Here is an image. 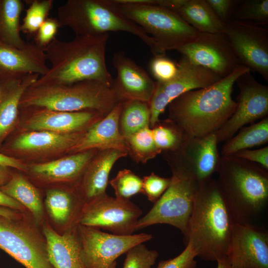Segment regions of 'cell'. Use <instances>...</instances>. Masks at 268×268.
Here are the masks:
<instances>
[{"instance_id": "32", "label": "cell", "mask_w": 268, "mask_h": 268, "mask_svg": "<svg viewBox=\"0 0 268 268\" xmlns=\"http://www.w3.org/2000/svg\"><path fill=\"white\" fill-rule=\"evenodd\" d=\"M125 139L128 154L137 163H145L162 152L156 145L149 127L125 137Z\"/></svg>"}, {"instance_id": "37", "label": "cell", "mask_w": 268, "mask_h": 268, "mask_svg": "<svg viewBox=\"0 0 268 268\" xmlns=\"http://www.w3.org/2000/svg\"><path fill=\"white\" fill-rule=\"evenodd\" d=\"M109 183L117 198L130 200L132 196L142 192V178L129 169L120 170Z\"/></svg>"}, {"instance_id": "43", "label": "cell", "mask_w": 268, "mask_h": 268, "mask_svg": "<svg viewBox=\"0 0 268 268\" xmlns=\"http://www.w3.org/2000/svg\"><path fill=\"white\" fill-rule=\"evenodd\" d=\"M218 18L226 24L232 20L233 13L242 0H206Z\"/></svg>"}, {"instance_id": "46", "label": "cell", "mask_w": 268, "mask_h": 268, "mask_svg": "<svg viewBox=\"0 0 268 268\" xmlns=\"http://www.w3.org/2000/svg\"><path fill=\"white\" fill-rule=\"evenodd\" d=\"M0 206L9 208L13 210H21L22 205L18 201L8 196L0 190Z\"/></svg>"}, {"instance_id": "42", "label": "cell", "mask_w": 268, "mask_h": 268, "mask_svg": "<svg viewBox=\"0 0 268 268\" xmlns=\"http://www.w3.org/2000/svg\"><path fill=\"white\" fill-rule=\"evenodd\" d=\"M60 27L61 25L58 19L48 17L34 35V44L44 50L56 38Z\"/></svg>"}, {"instance_id": "27", "label": "cell", "mask_w": 268, "mask_h": 268, "mask_svg": "<svg viewBox=\"0 0 268 268\" xmlns=\"http://www.w3.org/2000/svg\"><path fill=\"white\" fill-rule=\"evenodd\" d=\"M176 13L200 33H225L226 24L218 18L206 0H186Z\"/></svg>"}, {"instance_id": "9", "label": "cell", "mask_w": 268, "mask_h": 268, "mask_svg": "<svg viewBox=\"0 0 268 268\" xmlns=\"http://www.w3.org/2000/svg\"><path fill=\"white\" fill-rule=\"evenodd\" d=\"M215 134L203 137L188 136L174 152H163L172 173L200 183L211 178L218 168L220 156Z\"/></svg>"}, {"instance_id": "45", "label": "cell", "mask_w": 268, "mask_h": 268, "mask_svg": "<svg viewBox=\"0 0 268 268\" xmlns=\"http://www.w3.org/2000/svg\"><path fill=\"white\" fill-rule=\"evenodd\" d=\"M0 165L19 169L26 170V167L20 160L14 157H10L0 152Z\"/></svg>"}, {"instance_id": "44", "label": "cell", "mask_w": 268, "mask_h": 268, "mask_svg": "<svg viewBox=\"0 0 268 268\" xmlns=\"http://www.w3.org/2000/svg\"><path fill=\"white\" fill-rule=\"evenodd\" d=\"M231 156L257 163L268 170V146L255 150H242Z\"/></svg>"}, {"instance_id": "17", "label": "cell", "mask_w": 268, "mask_h": 268, "mask_svg": "<svg viewBox=\"0 0 268 268\" xmlns=\"http://www.w3.org/2000/svg\"><path fill=\"white\" fill-rule=\"evenodd\" d=\"M226 258L230 268H268V232L265 227L236 223Z\"/></svg>"}, {"instance_id": "7", "label": "cell", "mask_w": 268, "mask_h": 268, "mask_svg": "<svg viewBox=\"0 0 268 268\" xmlns=\"http://www.w3.org/2000/svg\"><path fill=\"white\" fill-rule=\"evenodd\" d=\"M125 17L140 27L156 43L160 55L194 39L199 32L176 12L157 5L113 0Z\"/></svg>"}, {"instance_id": "1", "label": "cell", "mask_w": 268, "mask_h": 268, "mask_svg": "<svg viewBox=\"0 0 268 268\" xmlns=\"http://www.w3.org/2000/svg\"><path fill=\"white\" fill-rule=\"evenodd\" d=\"M248 71L241 65L210 86L182 94L168 105V119L190 137L215 134L235 111L237 103L232 98L233 86L238 77Z\"/></svg>"}, {"instance_id": "2", "label": "cell", "mask_w": 268, "mask_h": 268, "mask_svg": "<svg viewBox=\"0 0 268 268\" xmlns=\"http://www.w3.org/2000/svg\"><path fill=\"white\" fill-rule=\"evenodd\" d=\"M109 34L75 36L69 41L56 38L44 49L51 66L33 85L71 84L84 80H97L112 87L113 78L106 63Z\"/></svg>"}, {"instance_id": "23", "label": "cell", "mask_w": 268, "mask_h": 268, "mask_svg": "<svg viewBox=\"0 0 268 268\" xmlns=\"http://www.w3.org/2000/svg\"><path fill=\"white\" fill-rule=\"evenodd\" d=\"M39 77L29 74L20 77L0 79V148L16 126L21 99Z\"/></svg>"}, {"instance_id": "22", "label": "cell", "mask_w": 268, "mask_h": 268, "mask_svg": "<svg viewBox=\"0 0 268 268\" xmlns=\"http://www.w3.org/2000/svg\"><path fill=\"white\" fill-rule=\"evenodd\" d=\"M46 61L44 50L35 44L17 48L0 43V79L43 75L49 70Z\"/></svg>"}, {"instance_id": "12", "label": "cell", "mask_w": 268, "mask_h": 268, "mask_svg": "<svg viewBox=\"0 0 268 268\" xmlns=\"http://www.w3.org/2000/svg\"><path fill=\"white\" fill-rule=\"evenodd\" d=\"M142 213V210L130 200L106 194L85 202L78 224L102 228L116 235H129L135 231Z\"/></svg>"}, {"instance_id": "10", "label": "cell", "mask_w": 268, "mask_h": 268, "mask_svg": "<svg viewBox=\"0 0 268 268\" xmlns=\"http://www.w3.org/2000/svg\"><path fill=\"white\" fill-rule=\"evenodd\" d=\"M177 74L171 80L155 81V90L149 102L151 129L160 121V115L173 100L187 91L208 87L222 79L184 55L177 62Z\"/></svg>"}, {"instance_id": "19", "label": "cell", "mask_w": 268, "mask_h": 268, "mask_svg": "<svg viewBox=\"0 0 268 268\" xmlns=\"http://www.w3.org/2000/svg\"><path fill=\"white\" fill-rule=\"evenodd\" d=\"M112 63L117 75L112 88L119 102L138 100L148 102L153 94L155 81L143 68L119 51L114 54Z\"/></svg>"}, {"instance_id": "14", "label": "cell", "mask_w": 268, "mask_h": 268, "mask_svg": "<svg viewBox=\"0 0 268 268\" xmlns=\"http://www.w3.org/2000/svg\"><path fill=\"white\" fill-rule=\"evenodd\" d=\"M176 50L222 78L241 66L225 33L199 32L194 39Z\"/></svg>"}, {"instance_id": "41", "label": "cell", "mask_w": 268, "mask_h": 268, "mask_svg": "<svg viewBox=\"0 0 268 268\" xmlns=\"http://www.w3.org/2000/svg\"><path fill=\"white\" fill-rule=\"evenodd\" d=\"M196 257L193 247L190 243H187L181 254L172 259L159 262L156 268H196Z\"/></svg>"}, {"instance_id": "21", "label": "cell", "mask_w": 268, "mask_h": 268, "mask_svg": "<svg viewBox=\"0 0 268 268\" xmlns=\"http://www.w3.org/2000/svg\"><path fill=\"white\" fill-rule=\"evenodd\" d=\"M122 103L119 102L103 119L90 127L67 152L71 154L86 150L113 149L128 151L125 137L119 129Z\"/></svg>"}, {"instance_id": "31", "label": "cell", "mask_w": 268, "mask_h": 268, "mask_svg": "<svg viewBox=\"0 0 268 268\" xmlns=\"http://www.w3.org/2000/svg\"><path fill=\"white\" fill-rule=\"evenodd\" d=\"M121 103L119 125L120 132L124 137L149 127L150 114L148 102L129 100Z\"/></svg>"}, {"instance_id": "50", "label": "cell", "mask_w": 268, "mask_h": 268, "mask_svg": "<svg viewBox=\"0 0 268 268\" xmlns=\"http://www.w3.org/2000/svg\"><path fill=\"white\" fill-rule=\"evenodd\" d=\"M117 262L115 261L109 268H116Z\"/></svg>"}, {"instance_id": "39", "label": "cell", "mask_w": 268, "mask_h": 268, "mask_svg": "<svg viewBox=\"0 0 268 268\" xmlns=\"http://www.w3.org/2000/svg\"><path fill=\"white\" fill-rule=\"evenodd\" d=\"M149 69L156 81L165 82L171 80L178 71L177 63L166 55L153 56L149 63Z\"/></svg>"}, {"instance_id": "36", "label": "cell", "mask_w": 268, "mask_h": 268, "mask_svg": "<svg viewBox=\"0 0 268 268\" xmlns=\"http://www.w3.org/2000/svg\"><path fill=\"white\" fill-rule=\"evenodd\" d=\"M233 20L252 22L257 25L268 23V0H242L236 8Z\"/></svg>"}, {"instance_id": "20", "label": "cell", "mask_w": 268, "mask_h": 268, "mask_svg": "<svg viewBox=\"0 0 268 268\" xmlns=\"http://www.w3.org/2000/svg\"><path fill=\"white\" fill-rule=\"evenodd\" d=\"M86 130L68 134L43 131L26 132L4 142L0 148V152L10 156V154L21 152L41 154L68 151Z\"/></svg>"}, {"instance_id": "24", "label": "cell", "mask_w": 268, "mask_h": 268, "mask_svg": "<svg viewBox=\"0 0 268 268\" xmlns=\"http://www.w3.org/2000/svg\"><path fill=\"white\" fill-rule=\"evenodd\" d=\"M128 155L127 152L113 149L97 151L82 174L80 188L85 202L107 194L109 176L113 165Z\"/></svg>"}, {"instance_id": "4", "label": "cell", "mask_w": 268, "mask_h": 268, "mask_svg": "<svg viewBox=\"0 0 268 268\" xmlns=\"http://www.w3.org/2000/svg\"><path fill=\"white\" fill-rule=\"evenodd\" d=\"M218 188L236 223L261 225L268 207V171L234 156H220Z\"/></svg>"}, {"instance_id": "48", "label": "cell", "mask_w": 268, "mask_h": 268, "mask_svg": "<svg viewBox=\"0 0 268 268\" xmlns=\"http://www.w3.org/2000/svg\"><path fill=\"white\" fill-rule=\"evenodd\" d=\"M0 216L10 219H16L17 214L13 209L0 206Z\"/></svg>"}, {"instance_id": "25", "label": "cell", "mask_w": 268, "mask_h": 268, "mask_svg": "<svg viewBox=\"0 0 268 268\" xmlns=\"http://www.w3.org/2000/svg\"><path fill=\"white\" fill-rule=\"evenodd\" d=\"M76 227L62 235L50 226L44 227L48 259L54 268H85L81 259Z\"/></svg>"}, {"instance_id": "8", "label": "cell", "mask_w": 268, "mask_h": 268, "mask_svg": "<svg viewBox=\"0 0 268 268\" xmlns=\"http://www.w3.org/2000/svg\"><path fill=\"white\" fill-rule=\"evenodd\" d=\"M200 183L172 173L171 182L150 210L140 218L135 230L156 224L176 227L186 236Z\"/></svg>"}, {"instance_id": "13", "label": "cell", "mask_w": 268, "mask_h": 268, "mask_svg": "<svg viewBox=\"0 0 268 268\" xmlns=\"http://www.w3.org/2000/svg\"><path fill=\"white\" fill-rule=\"evenodd\" d=\"M235 82L239 89L237 108L215 133L218 143L231 138L246 124L268 115V86L258 82L250 71L240 75Z\"/></svg>"}, {"instance_id": "11", "label": "cell", "mask_w": 268, "mask_h": 268, "mask_svg": "<svg viewBox=\"0 0 268 268\" xmlns=\"http://www.w3.org/2000/svg\"><path fill=\"white\" fill-rule=\"evenodd\" d=\"M80 256L85 268H109L121 255L135 245L151 240L145 233L116 235L99 229L77 224Z\"/></svg>"}, {"instance_id": "38", "label": "cell", "mask_w": 268, "mask_h": 268, "mask_svg": "<svg viewBox=\"0 0 268 268\" xmlns=\"http://www.w3.org/2000/svg\"><path fill=\"white\" fill-rule=\"evenodd\" d=\"M126 254L123 268H152L159 255L157 251L149 249L143 243L132 247Z\"/></svg>"}, {"instance_id": "16", "label": "cell", "mask_w": 268, "mask_h": 268, "mask_svg": "<svg viewBox=\"0 0 268 268\" xmlns=\"http://www.w3.org/2000/svg\"><path fill=\"white\" fill-rule=\"evenodd\" d=\"M0 249L26 268H54L46 243L16 219L0 216Z\"/></svg>"}, {"instance_id": "47", "label": "cell", "mask_w": 268, "mask_h": 268, "mask_svg": "<svg viewBox=\"0 0 268 268\" xmlns=\"http://www.w3.org/2000/svg\"><path fill=\"white\" fill-rule=\"evenodd\" d=\"M9 168L0 165V187L6 184L10 179L11 175Z\"/></svg>"}, {"instance_id": "18", "label": "cell", "mask_w": 268, "mask_h": 268, "mask_svg": "<svg viewBox=\"0 0 268 268\" xmlns=\"http://www.w3.org/2000/svg\"><path fill=\"white\" fill-rule=\"evenodd\" d=\"M28 111L24 127L29 131L68 134L87 130L107 114L94 110L63 112L43 108H23Z\"/></svg>"}, {"instance_id": "15", "label": "cell", "mask_w": 268, "mask_h": 268, "mask_svg": "<svg viewBox=\"0 0 268 268\" xmlns=\"http://www.w3.org/2000/svg\"><path fill=\"white\" fill-rule=\"evenodd\" d=\"M241 65L268 81V30L250 22L232 19L224 33Z\"/></svg>"}, {"instance_id": "35", "label": "cell", "mask_w": 268, "mask_h": 268, "mask_svg": "<svg viewBox=\"0 0 268 268\" xmlns=\"http://www.w3.org/2000/svg\"><path fill=\"white\" fill-rule=\"evenodd\" d=\"M29 6L20 24L21 32L34 35L48 15L54 4L53 0H28Z\"/></svg>"}, {"instance_id": "5", "label": "cell", "mask_w": 268, "mask_h": 268, "mask_svg": "<svg viewBox=\"0 0 268 268\" xmlns=\"http://www.w3.org/2000/svg\"><path fill=\"white\" fill-rule=\"evenodd\" d=\"M119 102L111 86L97 80H84L71 84L32 85L23 94L19 107L63 112L94 110L108 114Z\"/></svg>"}, {"instance_id": "34", "label": "cell", "mask_w": 268, "mask_h": 268, "mask_svg": "<svg viewBox=\"0 0 268 268\" xmlns=\"http://www.w3.org/2000/svg\"><path fill=\"white\" fill-rule=\"evenodd\" d=\"M75 198L71 193L64 191L52 189L47 192L45 204L56 222L65 224L71 219L75 211Z\"/></svg>"}, {"instance_id": "28", "label": "cell", "mask_w": 268, "mask_h": 268, "mask_svg": "<svg viewBox=\"0 0 268 268\" xmlns=\"http://www.w3.org/2000/svg\"><path fill=\"white\" fill-rule=\"evenodd\" d=\"M21 0H0V43L17 48L27 45L20 35V18L24 9Z\"/></svg>"}, {"instance_id": "40", "label": "cell", "mask_w": 268, "mask_h": 268, "mask_svg": "<svg viewBox=\"0 0 268 268\" xmlns=\"http://www.w3.org/2000/svg\"><path fill=\"white\" fill-rule=\"evenodd\" d=\"M142 192L151 202H156L168 189L171 182V177L164 178L154 173L142 179Z\"/></svg>"}, {"instance_id": "49", "label": "cell", "mask_w": 268, "mask_h": 268, "mask_svg": "<svg viewBox=\"0 0 268 268\" xmlns=\"http://www.w3.org/2000/svg\"><path fill=\"white\" fill-rule=\"evenodd\" d=\"M217 268H230L226 257L221 259L217 262Z\"/></svg>"}, {"instance_id": "6", "label": "cell", "mask_w": 268, "mask_h": 268, "mask_svg": "<svg viewBox=\"0 0 268 268\" xmlns=\"http://www.w3.org/2000/svg\"><path fill=\"white\" fill-rule=\"evenodd\" d=\"M61 26L70 28L75 36H97L125 32L137 37L153 56L159 55L154 40L118 9L113 0H68L58 9Z\"/></svg>"}, {"instance_id": "29", "label": "cell", "mask_w": 268, "mask_h": 268, "mask_svg": "<svg viewBox=\"0 0 268 268\" xmlns=\"http://www.w3.org/2000/svg\"><path fill=\"white\" fill-rule=\"evenodd\" d=\"M0 190L26 207L37 222L43 215V207L36 189L23 176L19 174L11 175L10 179L0 187Z\"/></svg>"}, {"instance_id": "3", "label": "cell", "mask_w": 268, "mask_h": 268, "mask_svg": "<svg viewBox=\"0 0 268 268\" xmlns=\"http://www.w3.org/2000/svg\"><path fill=\"white\" fill-rule=\"evenodd\" d=\"M235 223L216 180L210 178L200 184L184 243L201 260L217 262L226 257Z\"/></svg>"}, {"instance_id": "26", "label": "cell", "mask_w": 268, "mask_h": 268, "mask_svg": "<svg viewBox=\"0 0 268 268\" xmlns=\"http://www.w3.org/2000/svg\"><path fill=\"white\" fill-rule=\"evenodd\" d=\"M97 151L86 150L49 162L35 164L30 170L35 175L49 181L75 180L82 175Z\"/></svg>"}, {"instance_id": "33", "label": "cell", "mask_w": 268, "mask_h": 268, "mask_svg": "<svg viewBox=\"0 0 268 268\" xmlns=\"http://www.w3.org/2000/svg\"><path fill=\"white\" fill-rule=\"evenodd\" d=\"M154 140L162 152H174L188 136L175 123L168 118L161 121L151 129Z\"/></svg>"}, {"instance_id": "30", "label": "cell", "mask_w": 268, "mask_h": 268, "mask_svg": "<svg viewBox=\"0 0 268 268\" xmlns=\"http://www.w3.org/2000/svg\"><path fill=\"white\" fill-rule=\"evenodd\" d=\"M268 141V117L250 126L242 127L239 132L225 141L221 150V156H228L237 152Z\"/></svg>"}]
</instances>
